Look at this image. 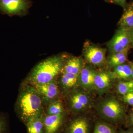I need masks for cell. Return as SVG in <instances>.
I'll return each mask as SVG.
<instances>
[{"label": "cell", "mask_w": 133, "mask_h": 133, "mask_svg": "<svg viewBox=\"0 0 133 133\" xmlns=\"http://www.w3.org/2000/svg\"><path fill=\"white\" fill-rule=\"evenodd\" d=\"M56 78L49 83L32 85L41 96L43 104L49 105L56 101L59 94V89Z\"/></svg>", "instance_id": "cell-5"}, {"label": "cell", "mask_w": 133, "mask_h": 133, "mask_svg": "<svg viewBox=\"0 0 133 133\" xmlns=\"http://www.w3.org/2000/svg\"><path fill=\"white\" fill-rule=\"evenodd\" d=\"M43 115L33 117L26 122L25 125L28 133H44V125L43 120Z\"/></svg>", "instance_id": "cell-16"}, {"label": "cell", "mask_w": 133, "mask_h": 133, "mask_svg": "<svg viewBox=\"0 0 133 133\" xmlns=\"http://www.w3.org/2000/svg\"><path fill=\"white\" fill-rule=\"evenodd\" d=\"M99 109L102 116L112 122H118L124 118L125 114L123 107L113 98L107 99L103 101Z\"/></svg>", "instance_id": "cell-3"}, {"label": "cell", "mask_w": 133, "mask_h": 133, "mask_svg": "<svg viewBox=\"0 0 133 133\" xmlns=\"http://www.w3.org/2000/svg\"><path fill=\"white\" fill-rule=\"evenodd\" d=\"M84 67L82 58L76 57H71L64 65L61 73L65 72L79 75Z\"/></svg>", "instance_id": "cell-13"}, {"label": "cell", "mask_w": 133, "mask_h": 133, "mask_svg": "<svg viewBox=\"0 0 133 133\" xmlns=\"http://www.w3.org/2000/svg\"><path fill=\"white\" fill-rule=\"evenodd\" d=\"M90 124L87 119L78 117L69 122L64 133H89Z\"/></svg>", "instance_id": "cell-11"}, {"label": "cell", "mask_w": 133, "mask_h": 133, "mask_svg": "<svg viewBox=\"0 0 133 133\" xmlns=\"http://www.w3.org/2000/svg\"><path fill=\"white\" fill-rule=\"evenodd\" d=\"M129 120H130V124L133 126V111L130 115Z\"/></svg>", "instance_id": "cell-26"}, {"label": "cell", "mask_w": 133, "mask_h": 133, "mask_svg": "<svg viewBox=\"0 0 133 133\" xmlns=\"http://www.w3.org/2000/svg\"><path fill=\"white\" fill-rule=\"evenodd\" d=\"M108 45L112 55L130 49L131 41L128 30L119 28Z\"/></svg>", "instance_id": "cell-4"}, {"label": "cell", "mask_w": 133, "mask_h": 133, "mask_svg": "<svg viewBox=\"0 0 133 133\" xmlns=\"http://www.w3.org/2000/svg\"><path fill=\"white\" fill-rule=\"evenodd\" d=\"M96 74L93 69L88 66H84L78 76L79 85L87 91L94 89V79Z\"/></svg>", "instance_id": "cell-10"}, {"label": "cell", "mask_w": 133, "mask_h": 133, "mask_svg": "<svg viewBox=\"0 0 133 133\" xmlns=\"http://www.w3.org/2000/svg\"><path fill=\"white\" fill-rule=\"evenodd\" d=\"M110 1L115 4L120 5L124 8L127 5L126 0H110Z\"/></svg>", "instance_id": "cell-24"}, {"label": "cell", "mask_w": 133, "mask_h": 133, "mask_svg": "<svg viewBox=\"0 0 133 133\" xmlns=\"http://www.w3.org/2000/svg\"><path fill=\"white\" fill-rule=\"evenodd\" d=\"M121 133H133V129L127 130V131H122Z\"/></svg>", "instance_id": "cell-27"}, {"label": "cell", "mask_w": 133, "mask_h": 133, "mask_svg": "<svg viewBox=\"0 0 133 133\" xmlns=\"http://www.w3.org/2000/svg\"><path fill=\"white\" fill-rule=\"evenodd\" d=\"M131 41V47L133 48V27L128 30Z\"/></svg>", "instance_id": "cell-25"}, {"label": "cell", "mask_w": 133, "mask_h": 133, "mask_svg": "<svg viewBox=\"0 0 133 133\" xmlns=\"http://www.w3.org/2000/svg\"><path fill=\"white\" fill-rule=\"evenodd\" d=\"M90 102V98L84 93L75 91L69 97V103L71 109L73 111H83L89 106Z\"/></svg>", "instance_id": "cell-9"}, {"label": "cell", "mask_w": 133, "mask_h": 133, "mask_svg": "<svg viewBox=\"0 0 133 133\" xmlns=\"http://www.w3.org/2000/svg\"><path fill=\"white\" fill-rule=\"evenodd\" d=\"M117 90L119 94L123 95L133 91V80L120 81L117 85Z\"/></svg>", "instance_id": "cell-21"}, {"label": "cell", "mask_w": 133, "mask_h": 133, "mask_svg": "<svg viewBox=\"0 0 133 133\" xmlns=\"http://www.w3.org/2000/svg\"><path fill=\"white\" fill-rule=\"evenodd\" d=\"M123 98L124 102L128 104L133 105V91L123 95Z\"/></svg>", "instance_id": "cell-23"}, {"label": "cell", "mask_w": 133, "mask_h": 133, "mask_svg": "<svg viewBox=\"0 0 133 133\" xmlns=\"http://www.w3.org/2000/svg\"><path fill=\"white\" fill-rule=\"evenodd\" d=\"M29 5L27 0H0V11L10 16L24 14Z\"/></svg>", "instance_id": "cell-6"}, {"label": "cell", "mask_w": 133, "mask_h": 133, "mask_svg": "<svg viewBox=\"0 0 133 133\" xmlns=\"http://www.w3.org/2000/svg\"><path fill=\"white\" fill-rule=\"evenodd\" d=\"M112 77L106 72H96L94 79V89L100 92L107 91L111 84Z\"/></svg>", "instance_id": "cell-12"}, {"label": "cell", "mask_w": 133, "mask_h": 133, "mask_svg": "<svg viewBox=\"0 0 133 133\" xmlns=\"http://www.w3.org/2000/svg\"><path fill=\"white\" fill-rule=\"evenodd\" d=\"M9 133V124L7 118L3 114L0 113V133Z\"/></svg>", "instance_id": "cell-22"}, {"label": "cell", "mask_w": 133, "mask_h": 133, "mask_svg": "<svg viewBox=\"0 0 133 133\" xmlns=\"http://www.w3.org/2000/svg\"><path fill=\"white\" fill-rule=\"evenodd\" d=\"M64 108L63 104L59 101H56L48 106L46 115H57L63 113Z\"/></svg>", "instance_id": "cell-20"}, {"label": "cell", "mask_w": 133, "mask_h": 133, "mask_svg": "<svg viewBox=\"0 0 133 133\" xmlns=\"http://www.w3.org/2000/svg\"><path fill=\"white\" fill-rule=\"evenodd\" d=\"M60 83L65 90L73 88L78 83L79 75L69 73H62Z\"/></svg>", "instance_id": "cell-17"}, {"label": "cell", "mask_w": 133, "mask_h": 133, "mask_svg": "<svg viewBox=\"0 0 133 133\" xmlns=\"http://www.w3.org/2000/svg\"><path fill=\"white\" fill-rule=\"evenodd\" d=\"M64 65L63 59L60 57L47 58L35 66L24 82L34 85L51 82L61 73Z\"/></svg>", "instance_id": "cell-2"}, {"label": "cell", "mask_w": 133, "mask_h": 133, "mask_svg": "<svg viewBox=\"0 0 133 133\" xmlns=\"http://www.w3.org/2000/svg\"><path fill=\"white\" fill-rule=\"evenodd\" d=\"M93 133H117L112 125L104 122H98L95 125Z\"/></svg>", "instance_id": "cell-19"}, {"label": "cell", "mask_w": 133, "mask_h": 133, "mask_svg": "<svg viewBox=\"0 0 133 133\" xmlns=\"http://www.w3.org/2000/svg\"><path fill=\"white\" fill-rule=\"evenodd\" d=\"M130 49H127L122 52L112 54L108 61L109 66H115L124 64L127 59L128 55Z\"/></svg>", "instance_id": "cell-18"}, {"label": "cell", "mask_w": 133, "mask_h": 133, "mask_svg": "<svg viewBox=\"0 0 133 133\" xmlns=\"http://www.w3.org/2000/svg\"><path fill=\"white\" fill-rule=\"evenodd\" d=\"M84 55L86 60L93 65H101L105 60V50L92 44H86L84 48Z\"/></svg>", "instance_id": "cell-7"}, {"label": "cell", "mask_w": 133, "mask_h": 133, "mask_svg": "<svg viewBox=\"0 0 133 133\" xmlns=\"http://www.w3.org/2000/svg\"><path fill=\"white\" fill-rule=\"evenodd\" d=\"M119 28L129 30L133 27V3L127 4L119 21Z\"/></svg>", "instance_id": "cell-14"}, {"label": "cell", "mask_w": 133, "mask_h": 133, "mask_svg": "<svg viewBox=\"0 0 133 133\" xmlns=\"http://www.w3.org/2000/svg\"><path fill=\"white\" fill-rule=\"evenodd\" d=\"M129 64L131 66V69H132V76L133 79V63H132V62H130Z\"/></svg>", "instance_id": "cell-28"}, {"label": "cell", "mask_w": 133, "mask_h": 133, "mask_svg": "<svg viewBox=\"0 0 133 133\" xmlns=\"http://www.w3.org/2000/svg\"><path fill=\"white\" fill-rule=\"evenodd\" d=\"M44 133H58L63 125L64 113L57 115H44L43 116Z\"/></svg>", "instance_id": "cell-8"}, {"label": "cell", "mask_w": 133, "mask_h": 133, "mask_svg": "<svg viewBox=\"0 0 133 133\" xmlns=\"http://www.w3.org/2000/svg\"><path fill=\"white\" fill-rule=\"evenodd\" d=\"M112 77L120 79L129 81L132 79V69L129 64H124L114 67Z\"/></svg>", "instance_id": "cell-15"}, {"label": "cell", "mask_w": 133, "mask_h": 133, "mask_svg": "<svg viewBox=\"0 0 133 133\" xmlns=\"http://www.w3.org/2000/svg\"><path fill=\"white\" fill-rule=\"evenodd\" d=\"M43 105L41 96L35 87L25 82L23 83L15 105L21 120L25 124L31 118L43 115Z\"/></svg>", "instance_id": "cell-1"}]
</instances>
